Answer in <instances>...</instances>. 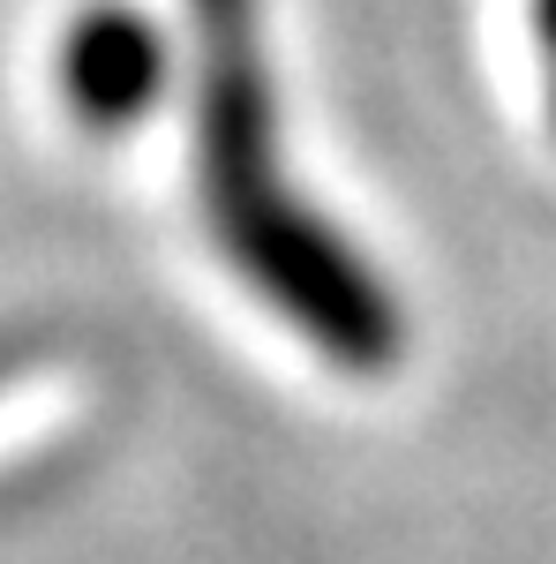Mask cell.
I'll return each instance as SVG.
<instances>
[{"mask_svg":"<svg viewBox=\"0 0 556 564\" xmlns=\"http://www.w3.org/2000/svg\"><path fill=\"white\" fill-rule=\"evenodd\" d=\"M233 271L257 286L263 302L294 324L308 347H324L346 369H391L406 347V324L391 286L339 241V226H324L316 212H301L294 196L241 212L218 226Z\"/></svg>","mask_w":556,"mask_h":564,"instance_id":"cell-1","label":"cell"},{"mask_svg":"<svg viewBox=\"0 0 556 564\" xmlns=\"http://www.w3.org/2000/svg\"><path fill=\"white\" fill-rule=\"evenodd\" d=\"M166 31L129 0H98L61 31V106L98 135L143 121L166 98Z\"/></svg>","mask_w":556,"mask_h":564,"instance_id":"cell-2","label":"cell"},{"mask_svg":"<svg viewBox=\"0 0 556 564\" xmlns=\"http://www.w3.org/2000/svg\"><path fill=\"white\" fill-rule=\"evenodd\" d=\"M534 23H542V39L556 45V0H534Z\"/></svg>","mask_w":556,"mask_h":564,"instance_id":"cell-3","label":"cell"}]
</instances>
